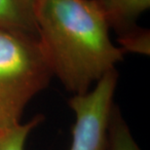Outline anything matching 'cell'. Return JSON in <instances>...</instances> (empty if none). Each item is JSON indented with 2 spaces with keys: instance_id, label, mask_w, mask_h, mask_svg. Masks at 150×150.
Returning a JSON list of instances; mask_svg holds the SVG:
<instances>
[{
  "instance_id": "8",
  "label": "cell",
  "mask_w": 150,
  "mask_h": 150,
  "mask_svg": "<svg viewBox=\"0 0 150 150\" xmlns=\"http://www.w3.org/2000/svg\"><path fill=\"white\" fill-rule=\"evenodd\" d=\"M119 48L124 54L134 53L149 56L150 54V31L149 29L137 28L118 36Z\"/></svg>"
},
{
  "instance_id": "6",
  "label": "cell",
  "mask_w": 150,
  "mask_h": 150,
  "mask_svg": "<svg viewBox=\"0 0 150 150\" xmlns=\"http://www.w3.org/2000/svg\"><path fill=\"white\" fill-rule=\"evenodd\" d=\"M106 150H142L117 104L110 114Z\"/></svg>"
},
{
  "instance_id": "5",
  "label": "cell",
  "mask_w": 150,
  "mask_h": 150,
  "mask_svg": "<svg viewBox=\"0 0 150 150\" xmlns=\"http://www.w3.org/2000/svg\"><path fill=\"white\" fill-rule=\"evenodd\" d=\"M37 0H0V26L37 35L34 8Z\"/></svg>"
},
{
  "instance_id": "1",
  "label": "cell",
  "mask_w": 150,
  "mask_h": 150,
  "mask_svg": "<svg viewBox=\"0 0 150 150\" xmlns=\"http://www.w3.org/2000/svg\"><path fill=\"white\" fill-rule=\"evenodd\" d=\"M34 18L54 77L72 95L90 91L124 59L94 0H37Z\"/></svg>"
},
{
  "instance_id": "4",
  "label": "cell",
  "mask_w": 150,
  "mask_h": 150,
  "mask_svg": "<svg viewBox=\"0 0 150 150\" xmlns=\"http://www.w3.org/2000/svg\"><path fill=\"white\" fill-rule=\"evenodd\" d=\"M109 29L121 35L137 26L139 17L150 8V0H94Z\"/></svg>"
},
{
  "instance_id": "7",
  "label": "cell",
  "mask_w": 150,
  "mask_h": 150,
  "mask_svg": "<svg viewBox=\"0 0 150 150\" xmlns=\"http://www.w3.org/2000/svg\"><path fill=\"white\" fill-rule=\"evenodd\" d=\"M44 121V116L36 115L28 122L0 131V150H25L29 134Z\"/></svg>"
},
{
  "instance_id": "3",
  "label": "cell",
  "mask_w": 150,
  "mask_h": 150,
  "mask_svg": "<svg viewBox=\"0 0 150 150\" xmlns=\"http://www.w3.org/2000/svg\"><path fill=\"white\" fill-rule=\"evenodd\" d=\"M118 72L106 73L85 94L72 95L68 106L74 114L69 150H106L110 114Z\"/></svg>"
},
{
  "instance_id": "2",
  "label": "cell",
  "mask_w": 150,
  "mask_h": 150,
  "mask_svg": "<svg viewBox=\"0 0 150 150\" xmlns=\"http://www.w3.org/2000/svg\"><path fill=\"white\" fill-rule=\"evenodd\" d=\"M53 77L37 35L0 26V131L22 122Z\"/></svg>"
}]
</instances>
